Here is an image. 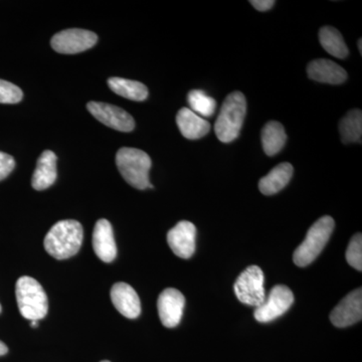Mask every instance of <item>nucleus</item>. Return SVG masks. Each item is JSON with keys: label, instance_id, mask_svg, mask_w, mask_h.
Returning a JSON list of instances; mask_svg holds the SVG:
<instances>
[{"label": "nucleus", "instance_id": "obj_23", "mask_svg": "<svg viewBox=\"0 0 362 362\" xmlns=\"http://www.w3.org/2000/svg\"><path fill=\"white\" fill-rule=\"evenodd\" d=\"M190 110L201 117H211L216 108V102L202 90H192L188 93Z\"/></svg>", "mask_w": 362, "mask_h": 362}, {"label": "nucleus", "instance_id": "obj_9", "mask_svg": "<svg viewBox=\"0 0 362 362\" xmlns=\"http://www.w3.org/2000/svg\"><path fill=\"white\" fill-rule=\"evenodd\" d=\"M87 108L97 120L112 129L121 131V132H131L135 128L133 117L114 105L101 103V102H89Z\"/></svg>", "mask_w": 362, "mask_h": 362}, {"label": "nucleus", "instance_id": "obj_7", "mask_svg": "<svg viewBox=\"0 0 362 362\" xmlns=\"http://www.w3.org/2000/svg\"><path fill=\"white\" fill-rule=\"evenodd\" d=\"M294 303V295L284 285L275 286L265 301L255 310V318L261 323H268L282 316Z\"/></svg>", "mask_w": 362, "mask_h": 362}, {"label": "nucleus", "instance_id": "obj_22", "mask_svg": "<svg viewBox=\"0 0 362 362\" xmlns=\"http://www.w3.org/2000/svg\"><path fill=\"white\" fill-rule=\"evenodd\" d=\"M339 131L343 142H361L362 136L361 110L354 109L343 117L339 123Z\"/></svg>", "mask_w": 362, "mask_h": 362}, {"label": "nucleus", "instance_id": "obj_4", "mask_svg": "<svg viewBox=\"0 0 362 362\" xmlns=\"http://www.w3.org/2000/svg\"><path fill=\"white\" fill-rule=\"evenodd\" d=\"M16 301L21 314L30 321L45 318L49 311V301L44 288L35 279L23 276L16 287Z\"/></svg>", "mask_w": 362, "mask_h": 362}, {"label": "nucleus", "instance_id": "obj_11", "mask_svg": "<svg viewBox=\"0 0 362 362\" xmlns=\"http://www.w3.org/2000/svg\"><path fill=\"white\" fill-rule=\"evenodd\" d=\"M185 298L182 293L173 288L164 290L159 295L157 301L159 317L161 323L165 327H176L182 318L183 308H185Z\"/></svg>", "mask_w": 362, "mask_h": 362}, {"label": "nucleus", "instance_id": "obj_25", "mask_svg": "<svg viewBox=\"0 0 362 362\" xmlns=\"http://www.w3.org/2000/svg\"><path fill=\"white\" fill-rule=\"evenodd\" d=\"M23 93L21 88L7 82L0 80V103L1 104H16L20 103L23 100Z\"/></svg>", "mask_w": 362, "mask_h": 362}, {"label": "nucleus", "instance_id": "obj_10", "mask_svg": "<svg viewBox=\"0 0 362 362\" xmlns=\"http://www.w3.org/2000/svg\"><path fill=\"white\" fill-rule=\"evenodd\" d=\"M362 318V290L349 293L330 314V321L337 327L344 328L354 325Z\"/></svg>", "mask_w": 362, "mask_h": 362}, {"label": "nucleus", "instance_id": "obj_18", "mask_svg": "<svg viewBox=\"0 0 362 362\" xmlns=\"http://www.w3.org/2000/svg\"><path fill=\"white\" fill-rule=\"evenodd\" d=\"M294 169L291 164L288 162H283L272 169L270 173L259 182V189L262 194L265 195H273L278 194L291 180Z\"/></svg>", "mask_w": 362, "mask_h": 362}, {"label": "nucleus", "instance_id": "obj_28", "mask_svg": "<svg viewBox=\"0 0 362 362\" xmlns=\"http://www.w3.org/2000/svg\"><path fill=\"white\" fill-rule=\"evenodd\" d=\"M7 352H8V349H7L6 345L4 342L0 341V356H4Z\"/></svg>", "mask_w": 362, "mask_h": 362}, {"label": "nucleus", "instance_id": "obj_14", "mask_svg": "<svg viewBox=\"0 0 362 362\" xmlns=\"http://www.w3.org/2000/svg\"><path fill=\"white\" fill-rule=\"evenodd\" d=\"M93 247L98 258L105 263H111L117 256V247L113 228L107 220H99L93 233Z\"/></svg>", "mask_w": 362, "mask_h": 362}, {"label": "nucleus", "instance_id": "obj_6", "mask_svg": "<svg viewBox=\"0 0 362 362\" xmlns=\"http://www.w3.org/2000/svg\"><path fill=\"white\" fill-rule=\"evenodd\" d=\"M264 273L258 266H250L235 281V296L243 304L259 307L266 299Z\"/></svg>", "mask_w": 362, "mask_h": 362}, {"label": "nucleus", "instance_id": "obj_17", "mask_svg": "<svg viewBox=\"0 0 362 362\" xmlns=\"http://www.w3.org/2000/svg\"><path fill=\"white\" fill-rule=\"evenodd\" d=\"M57 156L51 150L42 152L33 173L32 185L35 189L45 190L57 180Z\"/></svg>", "mask_w": 362, "mask_h": 362}, {"label": "nucleus", "instance_id": "obj_13", "mask_svg": "<svg viewBox=\"0 0 362 362\" xmlns=\"http://www.w3.org/2000/svg\"><path fill=\"white\" fill-rule=\"evenodd\" d=\"M111 299L117 310L126 318L135 319L141 313L139 296L130 285L120 282L111 289Z\"/></svg>", "mask_w": 362, "mask_h": 362}, {"label": "nucleus", "instance_id": "obj_3", "mask_svg": "<svg viewBox=\"0 0 362 362\" xmlns=\"http://www.w3.org/2000/svg\"><path fill=\"white\" fill-rule=\"evenodd\" d=\"M116 164L124 180L133 187L140 190L153 188L149 181L151 159L146 152L123 147L117 152Z\"/></svg>", "mask_w": 362, "mask_h": 362}, {"label": "nucleus", "instance_id": "obj_20", "mask_svg": "<svg viewBox=\"0 0 362 362\" xmlns=\"http://www.w3.org/2000/svg\"><path fill=\"white\" fill-rule=\"evenodd\" d=\"M287 135L282 124L270 121L262 130V144L268 156H274L284 147Z\"/></svg>", "mask_w": 362, "mask_h": 362}, {"label": "nucleus", "instance_id": "obj_8", "mask_svg": "<svg viewBox=\"0 0 362 362\" xmlns=\"http://www.w3.org/2000/svg\"><path fill=\"white\" fill-rule=\"evenodd\" d=\"M96 33L90 30L71 28L56 33L52 37L51 45L59 54H74L87 51L97 44Z\"/></svg>", "mask_w": 362, "mask_h": 362}, {"label": "nucleus", "instance_id": "obj_1", "mask_svg": "<svg viewBox=\"0 0 362 362\" xmlns=\"http://www.w3.org/2000/svg\"><path fill=\"white\" fill-rule=\"evenodd\" d=\"M83 239L84 230L78 221H58L45 235V249L54 259H69L80 251Z\"/></svg>", "mask_w": 362, "mask_h": 362}, {"label": "nucleus", "instance_id": "obj_31", "mask_svg": "<svg viewBox=\"0 0 362 362\" xmlns=\"http://www.w3.org/2000/svg\"><path fill=\"white\" fill-rule=\"evenodd\" d=\"M1 310H2L1 305H0V313H1Z\"/></svg>", "mask_w": 362, "mask_h": 362}, {"label": "nucleus", "instance_id": "obj_5", "mask_svg": "<svg viewBox=\"0 0 362 362\" xmlns=\"http://www.w3.org/2000/svg\"><path fill=\"white\" fill-rule=\"evenodd\" d=\"M334 220L331 216H322L309 228L306 238L293 255V261L298 267L310 265L322 252L334 230Z\"/></svg>", "mask_w": 362, "mask_h": 362}, {"label": "nucleus", "instance_id": "obj_21", "mask_svg": "<svg viewBox=\"0 0 362 362\" xmlns=\"http://www.w3.org/2000/svg\"><path fill=\"white\" fill-rule=\"evenodd\" d=\"M319 40L331 56L338 59H345L349 56V49L343 40L341 33L332 26H323L319 32Z\"/></svg>", "mask_w": 362, "mask_h": 362}, {"label": "nucleus", "instance_id": "obj_19", "mask_svg": "<svg viewBox=\"0 0 362 362\" xmlns=\"http://www.w3.org/2000/svg\"><path fill=\"white\" fill-rule=\"evenodd\" d=\"M108 85L115 94L132 101L142 102L148 97L146 86L137 81L113 77L109 78Z\"/></svg>", "mask_w": 362, "mask_h": 362}, {"label": "nucleus", "instance_id": "obj_16", "mask_svg": "<svg viewBox=\"0 0 362 362\" xmlns=\"http://www.w3.org/2000/svg\"><path fill=\"white\" fill-rule=\"evenodd\" d=\"M181 134L189 140L201 139L211 130V124L189 108H181L176 115Z\"/></svg>", "mask_w": 362, "mask_h": 362}, {"label": "nucleus", "instance_id": "obj_30", "mask_svg": "<svg viewBox=\"0 0 362 362\" xmlns=\"http://www.w3.org/2000/svg\"><path fill=\"white\" fill-rule=\"evenodd\" d=\"M32 322L33 327H37V324H39V321H30Z\"/></svg>", "mask_w": 362, "mask_h": 362}, {"label": "nucleus", "instance_id": "obj_24", "mask_svg": "<svg viewBox=\"0 0 362 362\" xmlns=\"http://www.w3.org/2000/svg\"><path fill=\"white\" fill-rule=\"evenodd\" d=\"M347 263L352 268L361 272L362 270V235L356 233L350 240L346 251Z\"/></svg>", "mask_w": 362, "mask_h": 362}, {"label": "nucleus", "instance_id": "obj_2", "mask_svg": "<svg viewBox=\"0 0 362 362\" xmlns=\"http://www.w3.org/2000/svg\"><path fill=\"white\" fill-rule=\"evenodd\" d=\"M246 114V97L238 90L230 93L226 98L214 124V131L220 141L230 143L239 137Z\"/></svg>", "mask_w": 362, "mask_h": 362}, {"label": "nucleus", "instance_id": "obj_15", "mask_svg": "<svg viewBox=\"0 0 362 362\" xmlns=\"http://www.w3.org/2000/svg\"><path fill=\"white\" fill-rule=\"evenodd\" d=\"M307 74L311 80L326 84L339 85L347 78V73L342 66L330 59H314L307 66Z\"/></svg>", "mask_w": 362, "mask_h": 362}, {"label": "nucleus", "instance_id": "obj_29", "mask_svg": "<svg viewBox=\"0 0 362 362\" xmlns=\"http://www.w3.org/2000/svg\"><path fill=\"white\" fill-rule=\"evenodd\" d=\"M358 47H359V52H361V54H362V40L359 39L358 40Z\"/></svg>", "mask_w": 362, "mask_h": 362}, {"label": "nucleus", "instance_id": "obj_32", "mask_svg": "<svg viewBox=\"0 0 362 362\" xmlns=\"http://www.w3.org/2000/svg\"><path fill=\"white\" fill-rule=\"evenodd\" d=\"M101 362H110V361H101Z\"/></svg>", "mask_w": 362, "mask_h": 362}, {"label": "nucleus", "instance_id": "obj_26", "mask_svg": "<svg viewBox=\"0 0 362 362\" xmlns=\"http://www.w3.org/2000/svg\"><path fill=\"white\" fill-rule=\"evenodd\" d=\"M14 168H16V160L13 157L0 151V181L11 175Z\"/></svg>", "mask_w": 362, "mask_h": 362}, {"label": "nucleus", "instance_id": "obj_12", "mask_svg": "<svg viewBox=\"0 0 362 362\" xmlns=\"http://www.w3.org/2000/svg\"><path fill=\"white\" fill-rule=\"evenodd\" d=\"M195 238L197 228L187 221H180L168 233L169 247L181 259H189L194 254Z\"/></svg>", "mask_w": 362, "mask_h": 362}, {"label": "nucleus", "instance_id": "obj_27", "mask_svg": "<svg viewBox=\"0 0 362 362\" xmlns=\"http://www.w3.org/2000/svg\"><path fill=\"white\" fill-rule=\"evenodd\" d=\"M250 4L259 11H267L271 9L276 2L274 0H252Z\"/></svg>", "mask_w": 362, "mask_h": 362}]
</instances>
